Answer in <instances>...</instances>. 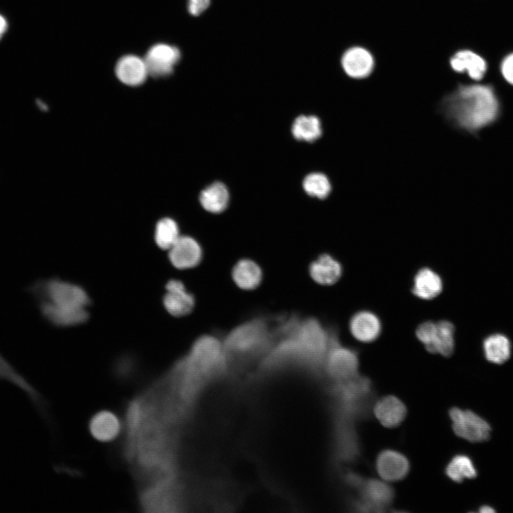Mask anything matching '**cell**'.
<instances>
[{"mask_svg":"<svg viewBox=\"0 0 513 513\" xmlns=\"http://www.w3.org/2000/svg\"><path fill=\"white\" fill-rule=\"evenodd\" d=\"M279 325L277 331L281 339L264 358L265 367L274 368L296 364L315 368L324 363L336 338L318 321L288 318Z\"/></svg>","mask_w":513,"mask_h":513,"instance_id":"6da1fadb","label":"cell"},{"mask_svg":"<svg viewBox=\"0 0 513 513\" xmlns=\"http://www.w3.org/2000/svg\"><path fill=\"white\" fill-rule=\"evenodd\" d=\"M227 361L224 345L217 338L204 336L195 341L170 373L177 405L183 409L190 405L207 383L223 373Z\"/></svg>","mask_w":513,"mask_h":513,"instance_id":"7a4b0ae2","label":"cell"},{"mask_svg":"<svg viewBox=\"0 0 513 513\" xmlns=\"http://www.w3.org/2000/svg\"><path fill=\"white\" fill-rule=\"evenodd\" d=\"M439 108L453 125L474 132L496 119L499 102L489 85L462 84L443 98Z\"/></svg>","mask_w":513,"mask_h":513,"instance_id":"3957f363","label":"cell"},{"mask_svg":"<svg viewBox=\"0 0 513 513\" xmlns=\"http://www.w3.org/2000/svg\"><path fill=\"white\" fill-rule=\"evenodd\" d=\"M339 419L353 422L367 414L372 399L371 383L358 375L337 380L333 388Z\"/></svg>","mask_w":513,"mask_h":513,"instance_id":"277c9868","label":"cell"},{"mask_svg":"<svg viewBox=\"0 0 513 513\" xmlns=\"http://www.w3.org/2000/svg\"><path fill=\"white\" fill-rule=\"evenodd\" d=\"M38 304H45L58 308L86 309L89 297L78 285L57 278L41 279L28 288Z\"/></svg>","mask_w":513,"mask_h":513,"instance_id":"5b68a950","label":"cell"},{"mask_svg":"<svg viewBox=\"0 0 513 513\" xmlns=\"http://www.w3.org/2000/svg\"><path fill=\"white\" fill-rule=\"evenodd\" d=\"M271 335L261 320L247 322L232 331L223 343L227 356L245 358L269 348Z\"/></svg>","mask_w":513,"mask_h":513,"instance_id":"8992f818","label":"cell"},{"mask_svg":"<svg viewBox=\"0 0 513 513\" xmlns=\"http://www.w3.org/2000/svg\"><path fill=\"white\" fill-rule=\"evenodd\" d=\"M454 332V326L449 321H427L418 327L416 336L429 352L449 356L455 348Z\"/></svg>","mask_w":513,"mask_h":513,"instance_id":"52a82bcc","label":"cell"},{"mask_svg":"<svg viewBox=\"0 0 513 513\" xmlns=\"http://www.w3.org/2000/svg\"><path fill=\"white\" fill-rule=\"evenodd\" d=\"M455 433L470 442H478L489 437L490 426L481 417L470 410L453 408L450 410Z\"/></svg>","mask_w":513,"mask_h":513,"instance_id":"ba28073f","label":"cell"},{"mask_svg":"<svg viewBox=\"0 0 513 513\" xmlns=\"http://www.w3.org/2000/svg\"><path fill=\"white\" fill-rule=\"evenodd\" d=\"M323 364L329 376L337 381L357 374L358 358L353 350L341 346L336 339Z\"/></svg>","mask_w":513,"mask_h":513,"instance_id":"9c48e42d","label":"cell"},{"mask_svg":"<svg viewBox=\"0 0 513 513\" xmlns=\"http://www.w3.org/2000/svg\"><path fill=\"white\" fill-rule=\"evenodd\" d=\"M180 58L177 47L161 43L151 46L144 58L149 75L155 78L171 74Z\"/></svg>","mask_w":513,"mask_h":513,"instance_id":"30bf717a","label":"cell"},{"mask_svg":"<svg viewBox=\"0 0 513 513\" xmlns=\"http://www.w3.org/2000/svg\"><path fill=\"white\" fill-rule=\"evenodd\" d=\"M361 499L356 503V508L363 512H380L393 499V490L388 484L377 480H364L358 488Z\"/></svg>","mask_w":513,"mask_h":513,"instance_id":"8fae6325","label":"cell"},{"mask_svg":"<svg viewBox=\"0 0 513 513\" xmlns=\"http://www.w3.org/2000/svg\"><path fill=\"white\" fill-rule=\"evenodd\" d=\"M341 63L345 73L354 79H363L371 74L375 67L372 53L362 46H352L344 51Z\"/></svg>","mask_w":513,"mask_h":513,"instance_id":"7c38bea8","label":"cell"},{"mask_svg":"<svg viewBox=\"0 0 513 513\" xmlns=\"http://www.w3.org/2000/svg\"><path fill=\"white\" fill-rule=\"evenodd\" d=\"M172 265L180 269L192 268L201 261L202 252L199 243L189 236H180L168 249Z\"/></svg>","mask_w":513,"mask_h":513,"instance_id":"4fadbf2b","label":"cell"},{"mask_svg":"<svg viewBox=\"0 0 513 513\" xmlns=\"http://www.w3.org/2000/svg\"><path fill=\"white\" fill-rule=\"evenodd\" d=\"M165 289L163 304L169 314L178 317L192 311L195 305L194 296L186 290L182 281L172 279L167 282Z\"/></svg>","mask_w":513,"mask_h":513,"instance_id":"5bb4252c","label":"cell"},{"mask_svg":"<svg viewBox=\"0 0 513 513\" xmlns=\"http://www.w3.org/2000/svg\"><path fill=\"white\" fill-rule=\"evenodd\" d=\"M0 380L7 381L24 391L42 414L47 418L46 403L38 390L0 353Z\"/></svg>","mask_w":513,"mask_h":513,"instance_id":"9a60e30c","label":"cell"},{"mask_svg":"<svg viewBox=\"0 0 513 513\" xmlns=\"http://www.w3.org/2000/svg\"><path fill=\"white\" fill-rule=\"evenodd\" d=\"M376 469L383 480L394 482L406 476L409 472L410 464L408 459L399 452L385 450L378 455Z\"/></svg>","mask_w":513,"mask_h":513,"instance_id":"2e32d148","label":"cell"},{"mask_svg":"<svg viewBox=\"0 0 513 513\" xmlns=\"http://www.w3.org/2000/svg\"><path fill=\"white\" fill-rule=\"evenodd\" d=\"M118 80L129 86L142 84L149 76L144 58L129 54L121 57L115 67Z\"/></svg>","mask_w":513,"mask_h":513,"instance_id":"e0dca14e","label":"cell"},{"mask_svg":"<svg viewBox=\"0 0 513 513\" xmlns=\"http://www.w3.org/2000/svg\"><path fill=\"white\" fill-rule=\"evenodd\" d=\"M451 68L457 73H467L470 78L480 81L487 71L485 59L477 53L470 49H462L455 52L450 59Z\"/></svg>","mask_w":513,"mask_h":513,"instance_id":"ac0fdd59","label":"cell"},{"mask_svg":"<svg viewBox=\"0 0 513 513\" xmlns=\"http://www.w3.org/2000/svg\"><path fill=\"white\" fill-rule=\"evenodd\" d=\"M90 433L98 441L107 442L115 439L121 430L119 418L110 410L96 413L89 422Z\"/></svg>","mask_w":513,"mask_h":513,"instance_id":"d6986e66","label":"cell"},{"mask_svg":"<svg viewBox=\"0 0 513 513\" xmlns=\"http://www.w3.org/2000/svg\"><path fill=\"white\" fill-rule=\"evenodd\" d=\"M373 412L379 422L386 428H395L404 420L406 408L398 398L388 395L375 403Z\"/></svg>","mask_w":513,"mask_h":513,"instance_id":"ffe728a7","label":"cell"},{"mask_svg":"<svg viewBox=\"0 0 513 513\" xmlns=\"http://www.w3.org/2000/svg\"><path fill=\"white\" fill-rule=\"evenodd\" d=\"M42 316L51 324L66 327L81 324L88 318L86 309L58 308L39 304Z\"/></svg>","mask_w":513,"mask_h":513,"instance_id":"44dd1931","label":"cell"},{"mask_svg":"<svg viewBox=\"0 0 513 513\" xmlns=\"http://www.w3.org/2000/svg\"><path fill=\"white\" fill-rule=\"evenodd\" d=\"M338 456L343 460H353L359 454V442L352 422L339 419L336 434Z\"/></svg>","mask_w":513,"mask_h":513,"instance_id":"7402d4cb","label":"cell"},{"mask_svg":"<svg viewBox=\"0 0 513 513\" xmlns=\"http://www.w3.org/2000/svg\"><path fill=\"white\" fill-rule=\"evenodd\" d=\"M350 331L357 340L371 342L379 336L381 325L378 318L373 313L361 311L351 319Z\"/></svg>","mask_w":513,"mask_h":513,"instance_id":"603a6c76","label":"cell"},{"mask_svg":"<svg viewBox=\"0 0 513 513\" xmlns=\"http://www.w3.org/2000/svg\"><path fill=\"white\" fill-rule=\"evenodd\" d=\"M309 273L312 279L317 283L331 285L340 279L342 268L341 264L332 256L323 254L311 263Z\"/></svg>","mask_w":513,"mask_h":513,"instance_id":"cb8c5ba5","label":"cell"},{"mask_svg":"<svg viewBox=\"0 0 513 513\" xmlns=\"http://www.w3.org/2000/svg\"><path fill=\"white\" fill-rule=\"evenodd\" d=\"M442 289L440 277L428 268L421 269L415 275L413 293L422 299H432Z\"/></svg>","mask_w":513,"mask_h":513,"instance_id":"d4e9b609","label":"cell"},{"mask_svg":"<svg viewBox=\"0 0 513 513\" xmlns=\"http://www.w3.org/2000/svg\"><path fill=\"white\" fill-rule=\"evenodd\" d=\"M229 194L227 187L220 182H215L205 187L200 195L202 207L211 213H219L227 207Z\"/></svg>","mask_w":513,"mask_h":513,"instance_id":"484cf974","label":"cell"},{"mask_svg":"<svg viewBox=\"0 0 513 513\" xmlns=\"http://www.w3.org/2000/svg\"><path fill=\"white\" fill-rule=\"evenodd\" d=\"M262 273L260 267L250 259L240 260L234 266L232 277L235 284L241 289H255L261 281Z\"/></svg>","mask_w":513,"mask_h":513,"instance_id":"4316f807","label":"cell"},{"mask_svg":"<svg viewBox=\"0 0 513 513\" xmlns=\"http://www.w3.org/2000/svg\"><path fill=\"white\" fill-rule=\"evenodd\" d=\"M291 133L296 140L314 142L321 135V121L315 115H300L294 121Z\"/></svg>","mask_w":513,"mask_h":513,"instance_id":"83f0119b","label":"cell"},{"mask_svg":"<svg viewBox=\"0 0 513 513\" xmlns=\"http://www.w3.org/2000/svg\"><path fill=\"white\" fill-rule=\"evenodd\" d=\"M483 348L486 358L493 363H503L510 356V342L502 334H493L486 338L483 343Z\"/></svg>","mask_w":513,"mask_h":513,"instance_id":"f1b7e54d","label":"cell"},{"mask_svg":"<svg viewBox=\"0 0 513 513\" xmlns=\"http://www.w3.org/2000/svg\"><path fill=\"white\" fill-rule=\"evenodd\" d=\"M447 476L454 482H460L465 479L476 477L477 471L469 457L464 455H455L445 468Z\"/></svg>","mask_w":513,"mask_h":513,"instance_id":"f546056e","label":"cell"},{"mask_svg":"<svg viewBox=\"0 0 513 513\" xmlns=\"http://www.w3.org/2000/svg\"><path fill=\"white\" fill-rule=\"evenodd\" d=\"M177 224L171 218L160 219L156 224L155 239L156 244L162 249H169L179 238Z\"/></svg>","mask_w":513,"mask_h":513,"instance_id":"4dcf8cb0","label":"cell"},{"mask_svg":"<svg viewBox=\"0 0 513 513\" xmlns=\"http://www.w3.org/2000/svg\"><path fill=\"white\" fill-rule=\"evenodd\" d=\"M304 191L310 196L325 199L331 191L328 178L323 173L313 172L305 177L303 181Z\"/></svg>","mask_w":513,"mask_h":513,"instance_id":"1f68e13d","label":"cell"},{"mask_svg":"<svg viewBox=\"0 0 513 513\" xmlns=\"http://www.w3.org/2000/svg\"><path fill=\"white\" fill-rule=\"evenodd\" d=\"M500 71L504 80L513 86V52L503 58L500 63Z\"/></svg>","mask_w":513,"mask_h":513,"instance_id":"d6a6232c","label":"cell"},{"mask_svg":"<svg viewBox=\"0 0 513 513\" xmlns=\"http://www.w3.org/2000/svg\"><path fill=\"white\" fill-rule=\"evenodd\" d=\"M211 0H188V12L195 16L202 14L210 4Z\"/></svg>","mask_w":513,"mask_h":513,"instance_id":"836d02e7","label":"cell"},{"mask_svg":"<svg viewBox=\"0 0 513 513\" xmlns=\"http://www.w3.org/2000/svg\"><path fill=\"white\" fill-rule=\"evenodd\" d=\"M7 28V23L6 19L0 15V38L2 35L5 33Z\"/></svg>","mask_w":513,"mask_h":513,"instance_id":"e575fe53","label":"cell"},{"mask_svg":"<svg viewBox=\"0 0 513 513\" xmlns=\"http://www.w3.org/2000/svg\"><path fill=\"white\" fill-rule=\"evenodd\" d=\"M480 512L481 513H493L495 510L492 507L485 505L480 508Z\"/></svg>","mask_w":513,"mask_h":513,"instance_id":"d590c367","label":"cell"}]
</instances>
